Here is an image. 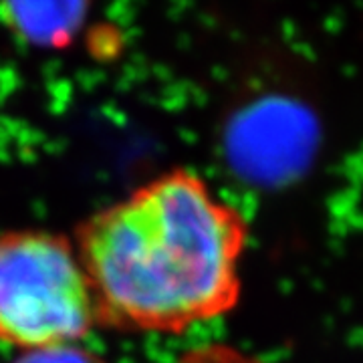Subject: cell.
<instances>
[{"mask_svg": "<svg viewBox=\"0 0 363 363\" xmlns=\"http://www.w3.org/2000/svg\"><path fill=\"white\" fill-rule=\"evenodd\" d=\"M97 325L178 335L240 298L248 222L192 169L174 168L75 228Z\"/></svg>", "mask_w": 363, "mask_h": 363, "instance_id": "cell-1", "label": "cell"}, {"mask_svg": "<svg viewBox=\"0 0 363 363\" xmlns=\"http://www.w3.org/2000/svg\"><path fill=\"white\" fill-rule=\"evenodd\" d=\"M97 325L73 238L43 228L0 233V343L21 351L79 343Z\"/></svg>", "mask_w": 363, "mask_h": 363, "instance_id": "cell-2", "label": "cell"}, {"mask_svg": "<svg viewBox=\"0 0 363 363\" xmlns=\"http://www.w3.org/2000/svg\"><path fill=\"white\" fill-rule=\"evenodd\" d=\"M89 2H4L0 25L35 49H65L87 21Z\"/></svg>", "mask_w": 363, "mask_h": 363, "instance_id": "cell-3", "label": "cell"}, {"mask_svg": "<svg viewBox=\"0 0 363 363\" xmlns=\"http://www.w3.org/2000/svg\"><path fill=\"white\" fill-rule=\"evenodd\" d=\"M11 363H109L101 353L81 343L49 345L39 350L21 351Z\"/></svg>", "mask_w": 363, "mask_h": 363, "instance_id": "cell-4", "label": "cell"}]
</instances>
